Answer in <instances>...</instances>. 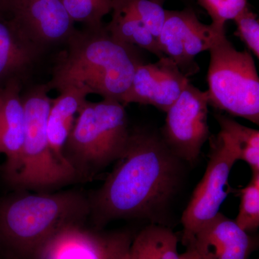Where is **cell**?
<instances>
[{"label": "cell", "instance_id": "1", "mask_svg": "<svg viewBox=\"0 0 259 259\" xmlns=\"http://www.w3.org/2000/svg\"><path fill=\"white\" fill-rule=\"evenodd\" d=\"M184 163L160 133L131 128L127 146L113 170L89 198L95 226L100 229L120 219L166 226L167 213L182 187Z\"/></svg>", "mask_w": 259, "mask_h": 259}, {"label": "cell", "instance_id": "2", "mask_svg": "<svg viewBox=\"0 0 259 259\" xmlns=\"http://www.w3.org/2000/svg\"><path fill=\"white\" fill-rule=\"evenodd\" d=\"M58 58L47 83L57 92L83 89L102 99L122 102L136 69L144 64L141 49L120 41L106 25L75 30Z\"/></svg>", "mask_w": 259, "mask_h": 259}, {"label": "cell", "instance_id": "3", "mask_svg": "<svg viewBox=\"0 0 259 259\" xmlns=\"http://www.w3.org/2000/svg\"><path fill=\"white\" fill-rule=\"evenodd\" d=\"M90 214L88 197L74 190L6 197L0 200V245L18 258L33 259L56 232L85 223Z\"/></svg>", "mask_w": 259, "mask_h": 259}, {"label": "cell", "instance_id": "4", "mask_svg": "<svg viewBox=\"0 0 259 259\" xmlns=\"http://www.w3.org/2000/svg\"><path fill=\"white\" fill-rule=\"evenodd\" d=\"M125 105L116 100H87L76 116L64 156L77 181H88L117 161L131 135Z\"/></svg>", "mask_w": 259, "mask_h": 259}, {"label": "cell", "instance_id": "5", "mask_svg": "<svg viewBox=\"0 0 259 259\" xmlns=\"http://www.w3.org/2000/svg\"><path fill=\"white\" fill-rule=\"evenodd\" d=\"M47 83L30 85L22 91L25 136L18 168L8 185L19 190L49 192L77 182L73 170L56 159L49 144L47 120L51 105Z\"/></svg>", "mask_w": 259, "mask_h": 259}, {"label": "cell", "instance_id": "6", "mask_svg": "<svg viewBox=\"0 0 259 259\" xmlns=\"http://www.w3.org/2000/svg\"><path fill=\"white\" fill-rule=\"evenodd\" d=\"M209 105L259 124V78L248 50H237L226 34L208 50Z\"/></svg>", "mask_w": 259, "mask_h": 259}, {"label": "cell", "instance_id": "7", "mask_svg": "<svg viewBox=\"0 0 259 259\" xmlns=\"http://www.w3.org/2000/svg\"><path fill=\"white\" fill-rule=\"evenodd\" d=\"M208 106L207 92L190 82L166 112L160 135L172 152L185 163L193 164L197 161L210 138Z\"/></svg>", "mask_w": 259, "mask_h": 259}, {"label": "cell", "instance_id": "8", "mask_svg": "<svg viewBox=\"0 0 259 259\" xmlns=\"http://www.w3.org/2000/svg\"><path fill=\"white\" fill-rule=\"evenodd\" d=\"M209 140L207 168L182 214V241L185 245L204 225L220 212L229 194V177L237 161L218 135Z\"/></svg>", "mask_w": 259, "mask_h": 259}, {"label": "cell", "instance_id": "9", "mask_svg": "<svg viewBox=\"0 0 259 259\" xmlns=\"http://www.w3.org/2000/svg\"><path fill=\"white\" fill-rule=\"evenodd\" d=\"M133 239L128 231L105 232L71 223L48 239L33 259H129Z\"/></svg>", "mask_w": 259, "mask_h": 259}, {"label": "cell", "instance_id": "10", "mask_svg": "<svg viewBox=\"0 0 259 259\" xmlns=\"http://www.w3.org/2000/svg\"><path fill=\"white\" fill-rule=\"evenodd\" d=\"M224 34L226 30L201 23L192 10H166L158 47L162 54L171 59L188 78L199 71L196 56L208 51Z\"/></svg>", "mask_w": 259, "mask_h": 259}, {"label": "cell", "instance_id": "11", "mask_svg": "<svg viewBox=\"0 0 259 259\" xmlns=\"http://www.w3.org/2000/svg\"><path fill=\"white\" fill-rule=\"evenodd\" d=\"M8 13L22 35L44 54L64 47L76 30L62 0H11Z\"/></svg>", "mask_w": 259, "mask_h": 259}, {"label": "cell", "instance_id": "12", "mask_svg": "<svg viewBox=\"0 0 259 259\" xmlns=\"http://www.w3.org/2000/svg\"><path fill=\"white\" fill-rule=\"evenodd\" d=\"M190 82L177 64L164 56L153 64L140 65L121 103L151 105L166 112Z\"/></svg>", "mask_w": 259, "mask_h": 259}, {"label": "cell", "instance_id": "13", "mask_svg": "<svg viewBox=\"0 0 259 259\" xmlns=\"http://www.w3.org/2000/svg\"><path fill=\"white\" fill-rule=\"evenodd\" d=\"M23 83L12 81L0 88V153L6 159L0 167L6 183L18 168L25 136V111L22 91Z\"/></svg>", "mask_w": 259, "mask_h": 259}, {"label": "cell", "instance_id": "14", "mask_svg": "<svg viewBox=\"0 0 259 259\" xmlns=\"http://www.w3.org/2000/svg\"><path fill=\"white\" fill-rule=\"evenodd\" d=\"M187 245L202 259H248L253 242L249 233L235 221L219 212L196 233Z\"/></svg>", "mask_w": 259, "mask_h": 259}, {"label": "cell", "instance_id": "15", "mask_svg": "<svg viewBox=\"0 0 259 259\" xmlns=\"http://www.w3.org/2000/svg\"><path fill=\"white\" fill-rule=\"evenodd\" d=\"M44 55L19 31L8 13L0 11V88L12 81L25 84Z\"/></svg>", "mask_w": 259, "mask_h": 259}, {"label": "cell", "instance_id": "16", "mask_svg": "<svg viewBox=\"0 0 259 259\" xmlns=\"http://www.w3.org/2000/svg\"><path fill=\"white\" fill-rule=\"evenodd\" d=\"M59 93V96L51 100L47 120L48 138L56 159L73 170L65 159L64 148L76 115L88 100L87 97L90 93L86 90L76 88H66Z\"/></svg>", "mask_w": 259, "mask_h": 259}, {"label": "cell", "instance_id": "17", "mask_svg": "<svg viewBox=\"0 0 259 259\" xmlns=\"http://www.w3.org/2000/svg\"><path fill=\"white\" fill-rule=\"evenodd\" d=\"M111 12L112 19L106 28L114 38L144 49L159 59L164 57L157 40L126 0H112Z\"/></svg>", "mask_w": 259, "mask_h": 259}, {"label": "cell", "instance_id": "18", "mask_svg": "<svg viewBox=\"0 0 259 259\" xmlns=\"http://www.w3.org/2000/svg\"><path fill=\"white\" fill-rule=\"evenodd\" d=\"M219 124L218 137L223 141L237 161L248 163L252 173L259 172V131L247 127L229 116L216 113Z\"/></svg>", "mask_w": 259, "mask_h": 259}, {"label": "cell", "instance_id": "19", "mask_svg": "<svg viewBox=\"0 0 259 259\" xmlns=\"http://www.w3.org/2000/svg\"><path fill=\"white\" fill-rule=\"evenodd\" d=\"M129 259H181L177 237L168 226L149 224L133 239Z\"/></svg>", "mask_w": 259, "mask_h": 259}, {"label": "cell", "instance_id": "20", "mask_svg": "<svg viewBox=\"0 0 259 259\" xmlns=\"http://www.w3.org/2000/svg\"><path fill=\"white\" fill-rule=\"evenodd\" d=\"M62 3L75 23L97 28L104 25V17L111 12L112 0H62Z\"/></svg>", "mask_w": 259, "mask_h": 259}, {"label": "cell", "instance_id": "21", "mask_svg": "<svg viewBox=\"0 0 259 259\" xmlns=\"http://www.w3.org/2000/svg\"><path fill=\"white\" fill-rule=\"evenodd\" d=\"M239 210L235 222L250 233L259 227V172L252 173L249 183L241 190Z\"/></svg>", "mask_w": 259, "mask_h": 259}, {"label": "cell", "instance_id": "22", "mask_svg": "<svg viewBox=\"0 0 259 259\" xmlns=\"http://www.w3.org/2000/svg\"><path fill=\"white\" fill-rule=\"evenodd\" d=\"M207 12L212 25L219 30H225L228 20H234L248 6V0H197Z\"/></svg>", "mask_w": 259, "mask_h": 259}, {"label": "cell", "instance_id": "23", "mask_svg": "<svg viewBox=\"0 0 259 259\" xmlns=\"http://www.w3.org/2000/svg\"><path fill=\"white\" fill-rule=\"evenodd\" d=\"M236 25L235 35L239 37L249 52L259 57V22L257 15L248 6L234 19Z\"/></svg>", "mask_w": 259, "mask_h": 259}, {"label": "cell", "instance_id": "24", "mask_svg": "<svg viewBox=\"0 0 259 259\" xmlns=\"http://www.w3.org/2000/svg\"><path fill=\"white\" fill-rule=\"evenodd\" d=\"M187 247L186 251L180 254L181 259H202L191 245Z\"/></svg>", "mask_w": 259, "mask_h": 259}, {"label": "cell", "instance_id": "25", "mask_svg": "<svg viewBox=\"0 0 259 259\" xmlns=\"http://www.w3.org/2000/svg\"><path fill=\"white\" fill-rule=\"evenodd\" d=\"M11 0H0V11L8 13Z\"/></svg>", "mask_w": 259, "mask_h": 259}, {"label": "cell", "instance_id": "26", "mask_svg": "<svg viewBox=\"0 0 259 259\" xmlns=\"http://www.w3.org/2000/svg\"><path fill=\"white\" fill-rule=\"evenodd\" d=\"M154 1L157 2V3H160V4L162 5V3H163V0H154Z\"/></svg>", "mask_w": 259, "mask_h": 259}]
</instances>
